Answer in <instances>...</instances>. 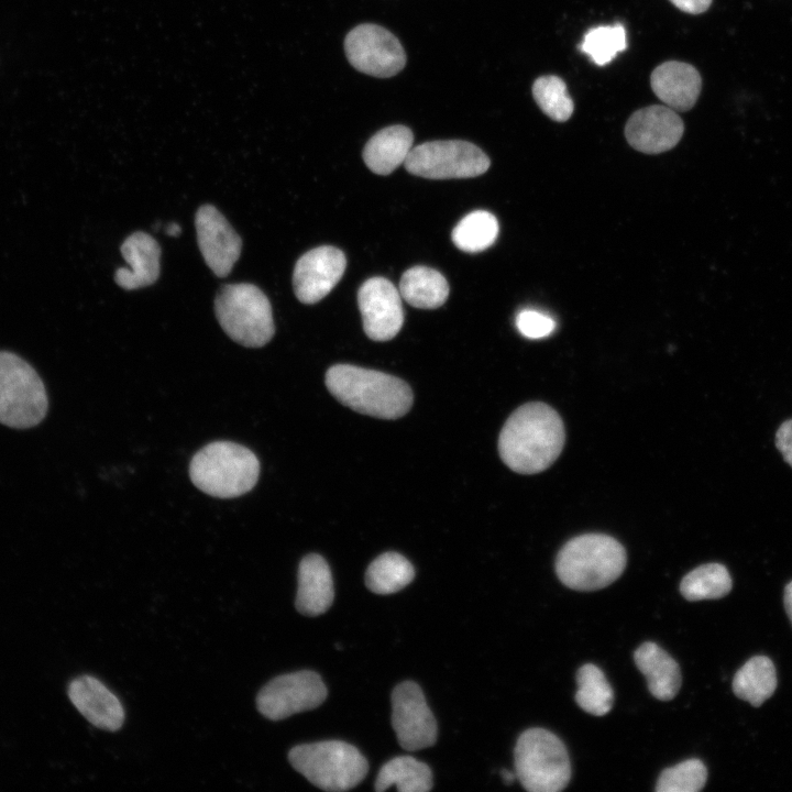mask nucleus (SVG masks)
Instances as JSON below:
<instances>
[{"label": "nucleus", "mask_w": 792, "mask_h": 792, "mask_svg": "<svg viewBox=\"0 0 792 792\" xmlns=\"http://www.w3.org/2000/svg\"><path fill=\"white\" fill-rule=\"evenodd\" d=\"M732 590V578L725 565L707 563L689 572L680 583V592L688 601L716 600Z\"/></svg>", "instance_id": "28"}, {"label": "nucleus", "mask_w": 792, "mask_h": 792, "mask_svg": "<svg viewBox=\"0 0 792 792\" xmlns=\"http://www.w3.org/2000/svg\"><path fill=\"white\" fill-rule=\"evenodd\" d=\"M532 96L539 108L554 121L564 122L573 113V101L565 82L558 76L538 77L532 85Z\"/></svg>", "instance_id": "31"}, {"label": "nucleus", "mask_w": 792, "mask_h": 792, "mask_svg": "<svg viewBox=\"0 0 792 792\" xmlns=\"http://www.w3.org/2000/svg\"><path fill=\"white\" fill-rule=\"evenodd\" d=\"M413 143L414 134L408 127L391 125L380 130L367 141L363 160L373 173L388 175L405 163Z\"/></svg>", "instance_id": "22"}, {"label": "nucleus", "mask_w": 792, "mask_h": 792, "mask_svg": "<svg viewBox=\"0 0 792 792\" xmlns=\"http://www.w3.org/2000/svg\"><path fill=\"white\" fill-rule=\"evenodd\" d=\"M333 598V580L327 561L316 553L304 557L298 568L296 609L306 616H318L329 609Z\"/></svg>", "instance_id": "20"}, {"label": "nucleus", "mask_w": 792, "mask_h": 792, "mask_svg": "<svg viewBox=\"0 0 792 792\" xmlns=\"http://www.w3.org/2000/svg\"><path fill=\"white\" fill-rule=\"evenodd\" d=\"M656 96L675 111H688L696 102L701 88V75L690 64L669 61L660 64L650 76Z\"/></svg>", "instance_id": "18"}, {"label": "nucleus", "mask_w": 792, "mask_h": 792, "mask_svg": "<svg viewBox=\"0 0 792 792\" xmlns=\"http://www.w3.org/2000/svg\"><path fill=\"white\" fill-rule=\"evenodd\" d=\"M180 232H182V228H180V226H179L178 223H176V222H170V223L165 228V233L168 234V235H170V237H178V235L180 234Z\"/></svg>", "instance_id": "37"}, {"label": "nucleus", "mask_w": 792, "mask_h": 792, "mask_svg": "<svg viewBox=\"0 0 792 792\" xmlns=\"http://www.w3.org/2000/svg\"><path fill=\"white\" fill-rule=\"evenodd\" d=\"M326 385L341 404L375 418H399L413 404V392L406 382L355 365L331 366L326 374Z\"/></svg>", "instance_id": "2"}, {"label": "nucleus", "mask_w": 792, "mask_h": 792, "mask_svg": "<svg viewBox=\"0 0 792 792\" xmlns=\"http://www.w3.org/2000/svg\"><path fill=\"white\" fill-rule=\"evenodd\" d=\"M327 694L317 672L301 670L278 675L266 683L256 696V706L264 717L279 721L318 707Z\"/></svg>", "instance_id": "10"}, {"label": "nucleus", "mask_w": 792, "mask_h": 792, "mask_svg": "<svg viewBox=\"0 0 792 792\" xmlns=\"http://www.w3.org/2000/svg\"><path fill=\"white\" fill-rule=\"evenodd\" d=\"M626 566V551L615 538L585 534L569 540L556 559L559 580L576 591H595L616 581Z\"/></svg>", "instance_id": "3"}, {"label": "nucleus", "mask_w": 792, "mask_h": 792, "mask_svg": "<svg viewBox=\"0 0 792 792\" xmlns=\"http://www.w3.org/2000/svg\"><path fill=\"white\" fill-rule=\"evenodd\" d=\"M344 51L356 70L374 77H393L406 65L399 40L377 24L363 23L352 29L345 36Z\"/></svg>", "instance_id": "11"}, {"label": "nucleus", "mask_w": 792, "mask_h": 792, "mask_svg": "<svg viewBox=\"0 0 792 792\" xmlns=\"http://www.w3.org/2000/svg\"><path fill=\"white\" fill-rule=\"evenodd\" d=\"M707 770L698 759H688L664 769L657 781L658 792H697L706 782Z\"/></svg>", "instance_id": "32"}, {"label": "nucleus", "mask_w": 792, "mask_h": 792, "mask_svg": "<svg viewBox=\"0 0 792 792\" xmlns=\"http://www.w3.org/2000/svg\"><path fill=\"white\" fill-rule=\"evenodd\" d=\"M399 294L405 301L416 308L436 309L446 302L449 284L440 272L418 265L403 274Z\"/></svg>", "instance_id": "23"}, {"label": "nucleus", "mask_w": 792, "mask_h": 792, "mask_svg": "<svg viewBox=\"0 0 792 792\" xmlns=\"http://www.w3.org/2000/svg\"><path fill=\"white\" fill-rule=\"evenodd\" d=\"M392 725L398 744L408 751L435 745L437 722L416 682L404 681L393 690Z\"/></svg>", "instance_id": "12"}, {"label": "nucleus", "mask_w": 792, "mask_h": 792, "mask_svg": "<svg viewBox=\"0 0 792 792\" xmlns=\"http://www.w3.org/2000/svg\"><path fill=\"white\" fill-rule=\"evenodd\" d=\"M669 1L672 2L681 11H684V12L691 13V14H700V13L705 12L712 3V0H669Z\"/></svg>", "instance_id": "35"}, {"label": "nucleus", "mask_w": 792, "mask_h": 792, "mask_svg": "<svg viewBox=\"0 0 792 792\" xmlns=\"http://www.w3.org/2000/svg\"><path fill=\"white\" fill-rule=\"evenodd\" d=\"M406 169L429 179L471 178L490 167L488 156L476 145L462 140L430 141L411 148Z\"/></svg>", "instance_id": "9"}, {"label": "nucleus", "mask_w": 792, "mask_h": 792, "mask_svg": "<svg viewBox=\"0 0 792 792\" xmlns=\"http://www.w3.org/2000/svg\"><path fill=\"white\" fill-rule=\"evenodd\" d=\"M516 777L530 792H558L571 779L568 750L558 736L543 728L520 734L514 750Z\"/></svg>", "instance_id": "7"}, {"label": "nucleus", "mask_w": 792, "mask_h": 792, "mask_svg": "<svg viewBox=\"0 0 792 792\" xmlns=\"http://www.w3.org/2000/svg\"><path fill=\"white\" fill-rule=\"evenodd\" d=\"M260 475V461L246 447L215 441L200 449L189 464L194 485L219 498H233L250 492Z\"/></svg>", "instance_id": "4"}, {"label": "nucleus", "mask_w": 792, "mask_h": 792, "mask_svg": "<svg viewBox=\"0 0 792 792\" xmlns=\"http://www.w3.org/2000/svg\"><path fill=\"white\" fill-rule=\"evenodd\" d=\"M415 578L411 563L397 552L378 556L367 568L365 584L381 595L393 594L407 586Z\"/></svg>", "instance_id": "26"}, {"label": "nucleus", "mask_w": 792, "mask_h": 792, "mask_svg": "<svg viewBox=\"0 0 792 792\" xmlns=\"http://www.w3.org/2000/svg\"><path fill=\"white\" fill-rule=\"evenodd\" d=\"M598 66H604L627 48L626 31L622 23L601 25L587 31L580 46Z\"/></svg>", "instance_id": "30"}, {"label": "nucleus", "mask_w": 792, "mask_h": 792, "mask_svg": "<svg viewBox=\"0 0 792 792\" xmlns=\"http://www.w3.org/2000/svg\"><path fill=\"white\" fill-rule=\"evenodd\" d=\"M121 253L130 268L116 271L114 280L124 289H136L152 285L160 276L161 249L145 232H134L121 245Z\"/></svg>", "instance_id": "19"}, {"label": "nucleus", "mask_w": 792, "mask_h": 792, "mask_svg": "<svg viewBox=\"0 0 792 792\" xmlns=\"http://www.w3.org/2000/svg\"><path fill=\"white\" fill-rule=\"evenodd\" d=\"M359 309L365 334L373 341L396 337L404 323L399 290L384 277L365 280L358 293Z\"/></svg>", "instance_id": "13"}, {"label": "nucleus", "mask_w": 792, "mask_h": 792, "mask_svg": "<svg viewBox=\"0 0 792 792\" xmlns=\"http://www.w3.org/2000/svg\"><path fill=\"white\" fill-rule=\"evenodd\" d=\"M223 331L246 348H261L274 336L272 306L266 295L248 283L223 285L215 299Z\"/></svg>", "instance_id": "6"}, {"label": "nucleus", "mask_w": 792, "mask_h": 792, "mask_svg": "<svg viewBox=\"0 0 792 792\" xmlns=\"http://www.w3.org/2000/svg\"><path fill=\"white\" fill-rule=\"evenodd\" d=\"M288 760L310 783L332 792L356 787L369 770L364 756L341 740L295 746L289 750Z\"/></svg>", "instance_id": "5"}, {"label": "nucleus", "mask_w": 792, "mask_h": 792, "mask_svg": "<svg viewBox=\"0 0 792 792\" xmlns=\"http://www.w3.org/2000/svg\"><path fill=\"white\" fill-rule=\"evenodd\" d=\"M564 438L563 422L553 408L543 403H528L506 420L498 438V452L514 472L535 474L557 460Z\"/></svg>", "instance_id": "1"}, {"label": "nucleus", "mask_w": 792, "mask_h": 792, "mask_svg": "<svg viewBox=\"0 0 792 792\" xmlns=\"http://www.w3.org/2000/svg\"><path fill=\"white\" fill-rule=\"evenodd\" d=\"M395 785L399 792H427L432 789V772L428 765L410 756H399L387 761L378 771L376 791Z\"/></svg>", "instance_id": "25"}, {"label": "nucleus", "mask_w": 792, "mask_h": 792, "mask_svg": "<svg viewBox=\"0 0 792 792\" xmlns=\"http://www.w3.org/2000/svg\"><path fill=\"white\" fill-rule=\"evenodd\" d=\"M68 696L79 713L94 726L116 732L124 722V710L119 698L99 680L82 675L73 680Z\"/></svg>", "instance_id": "17"}, {"label": "nucleus", "mask_w": 792, "mask_h": 792, "mask_svg": "<svg viewBox=\"0 0 792 792\" xmlns=\"http://www.w3.org/2000/svg\"><path fill=\"white\" fill-rule=\"evenodd\" d=\"M346 258L334 246L322 245L306 252L296 262L294 292L302 304L311 305L326 297L343 276Z\"/></svg>", "instance_id": "14"}, {"label": "nucleus", "mask_w": 792, "mask_h": 792, "mask_svg": "<svg viewBox=\"0 0 792 792\" xmlns=\"http://www.w3.org/2000/svg\"><path fill=\"white\" fill-rule=\"evenodd\" d=\"M501 776L506 784H512L516 778V774L506 769H503L501 771Z\"/></svg>", "instance_id": "38"}, {"label": "nucleus", "mask_w": 792, "mask_h": 792, "mask_svg": "<svg viewBox=\"0 0 792 792\" xmlns=\"http://www.w3.org/2000/svg\"><path fill=\"white\" fill-rule=\"evenodd\" d=\"M195 226L205 262L217 276L226 277L240 257L241 238L211 205H204L197 210Z\"/></svg>", "instance_id": "15"}, {"label": "nucleus", "mask_w": 792, "mask_h": 792, "mask_svg": "<svg viewBox=\"0 0 792 792\" xmlns=\"http://www.w3.org/2000/svg\"><path fill=\"white\" fill-rule=\"evenodd\" d=\"M576 683L578 690L574 698L583 711L595 716H603L612 710L614 691L598 667L593 663L583 664L578 670Z\"/></svg>", "instance_id": "27"}, {"label": "nucleus", "mask_w": 792, "mask_h": 792, "mask_svg": "<svg viewBox=\"0 0 792 792\" xmlns=\"http://www.w3.org/2000/svg\"><path fill=\"white\" fill-rule=\"evenodd\" d=\"M776 444L784 460L792 466V419L784 421L779 427Z\"/></svg>", "instance_id": "34"}, {"label": "nucleus", "mask_w": 792, "mask_h": 792, "mask_svg": "<svg viewBox=\"0 0 792 792\" xmlns=\"http://www.w3.org/2000/svg\"><path fill=\"white\" fill-rule=\"evenodd\" d=\"M777 688V674L772 661L766 656L750 658L735 674L733 691L735 695L760 706Z\"/></svg>", "instance_id": "24"}, {"label": "nucleus", "mask_w": 792, "mask_h": 792, "mask_svg": "<svg viewBox=\"0 0 792 792\" xmlns=\"http://www.w3.org/2000/svg\"><path fill=\"white\" fill-rule=\"evenodd\" d=\"M634 660L656 698L670 701L676 695L682 682L681 672L676 661L667 651L647 641L636 649Z\"/></svg>", "instance_id": "21"}, {"label": "nucleus", "mask_w": 792, "mask_h": 792, "mask_svg": "<svg viewBox=\"0 0 792 792\" xmlns=\"http://www.w3.org/2000/svg\"><path fill=\"white\" fill-rule=\"evenodd\" d=\"M683 131V121L675 110L653 105L630 116L625 127V136L635 150L658 154L674 147Z\"/></svg>", "instance_id": "16"}, {"label": "nucleus", "mask_w": 792, "mask_h": 792, "mask_svg": "<svg viewBox=\"0 0 792 792\" xmlns=\"http://www.w3.org/2000/svg\"><path fill=\"white\" fill-rule=\"evenodd\" d=\"M47 409V394L37 372L19 355L0 351V424L32 428Z\"/></svg>", "instance_id": "8"}, {"label": "nucleus", "mask_w": 792, "mask_h": 792, "mask_svg": "<svg viewBox=\"0 0 792 792\" xmlns=\"http://www.w3.org/2000/svg\"><path fill=\"white\" fill-rule=\"evenodd\" d=\"M516 326L524 337L540 339L553 332L556 322L550 316L543 312L525 309L517 315Z\"/></svg>", "instance_id": "33"}, {"label": "nucleus", "mask_w": 792, "mask_h": 792, "mask_svg": "<svg viewBox=\"0 0 792 792\" xmlns=\"http://www.w3.org/2000/svg\"><path fill=\"white\" fill-rule=\"evenodd\" d=\"M498 235V222L494 215L475 210L463 217L452 230V241L461 251L476 253L490 248Z\"/></svg>", "instance_id": "29"}, {"label": "nucleus", "mask_w": 792, "mask_h": 792, "mask_svg": "<svg viewBox=\"0 0 792 792\" xmlns=\"http://www.w3.org/2000/svg\"><path fill=\"white\" fill-rule=\"evenodd\" d=\"M784 607L792 624V581L784 588Z\"/></svg>", "instance_id": "36"}]
</instances>
